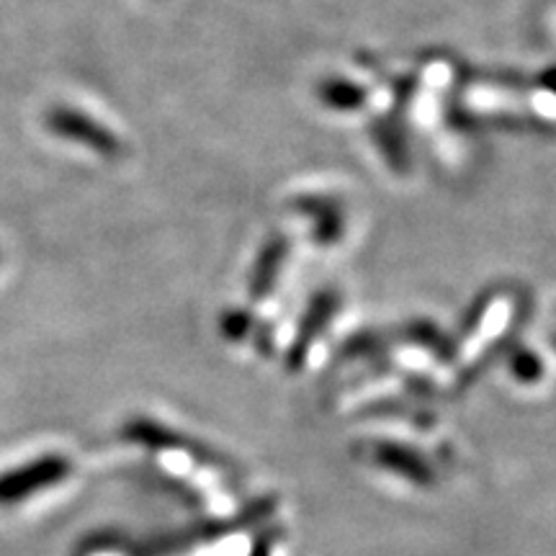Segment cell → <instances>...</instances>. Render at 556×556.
<instances>
[{
	"mask_svg": "<svg viewBox=\"0 0 556 556\" xmlns=\"http://www.w3.org/2000/svg\"><path fill=\"white\" fill-rule=\"evenodd\" d=\"M554 345H556V338H554Z\"/></svg>",
	"mask_w": 556,
	"mask_h": 556,
	"instance_id": "cell-4",
	"label": "cell"
},
{
	"mask_svg": "<svg viewBox=\"0 0 556 556\" xmlns=\"http://www.w3.org/2000/svg\"><path fill=\"white\" fill-rule=\"evenodd\" d=\"M47 127H50L58 137L88 144V148L99 150L103 155H114L116 152V139L111 137V131L101 129L90 116L80 114V111L75 109H52L50 114H47Z\"/></svg>",
	"mask_w": 556,
	"mask_h": 556,
	"instance_id": "cell-2",
	"label": "cell"
},
{
	"mask_svg": "<svg viewBox=\"0 0 556 556\" xmlns=\"http://www.w3.org/2000/svg\"><path fill=\"white\" fill-rule=\"evenodd\" d=\"M70 464L60 456H47L39 458V462L26 464V467L13 469L5 477H0V505L18 503V500H26L31 492L45 490L54 482H60L62 477L67 475Z\"/></svg>",
	"mask_w": 556,
	"mask_h": 556,
	"instance_id": "cell-1",
	"label": "cell"
},
{
	"mask_svg": "<svg viewBox=\"0 0 556 556\" xmlns=\"http://www.w3.org/2000/svg\"><path fill=\"white\" fill-rule=\"evenodd\" d=\"M516 371H518L523 379H528V381L539 379V377H541V361H539L536 356H526V353H523V356L518 358Z\"/></svg>",
	"mask_w": 556,
	"mask_h": 556,
	"instance_id": "cell-3",
	"label": "cell"
}]
</instances>
